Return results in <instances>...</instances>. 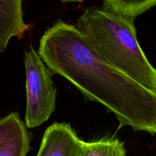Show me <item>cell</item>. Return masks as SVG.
Wrapping results in <instances>:
<instances>
[{"label": "cell", "instance_id": "6da1fadb", "mask_svg": "<svg viewBox=\"0 0 156 156\" xmlns=\"http://www.w3.org/2000/svg\"><path fill=\"white\" fill-rule=\"evenodd\" d=\"M37 53L52 73L114 114L118 129L156 133V92L107 62L76 26L56 22L42 36Z\"/></svg>", "mask_w": 156, "mask_h": 156}, {"label": "cell", "instance_id": "7a4b0ae2", "mask_svg": "<svg viewBox=\"0 0 156 156\" xmlns=\"http://www.w3.org/2000/svg\"><path fill=\"white\" fill-rule=\"evenodd\" d=\"M76 27L107 62L156 92V69L139 44L133 19L92 7L79 17Z\"/></svg>", "mask_w": 156, "mask_h": 156}, {"label": "cell", "instance_id": "3957f363", "mask_svg": "<svg viewBox=\"0 0 156 156\" xmlns=\"http://www.w3.org/2000/svg\"><path fill=\"white\" fill-rule=\"evenodd\" d=\"M24 64L27 94L25 126L37 127L47 121L54 112L56 90L52 73L33 47L24 53Z\"/></svg>", "mask_w": 156, "mask_h": 156}, {"label": "cell", "instance_id": "277c9868", "mask_svg": "<svg viewBox=\"0 0 156 156\" xmlns=\"http://www.w3.org/2000/svg\"><path fill=\"white\" fill-rule=\"evenodd\" d=\"M83 144L70 124L54 123L44 132L37 156H81Z\"/></svg>", "mask_w": 156, "mask_h": 156}, {"label": "cell", "instance_id": "5b68a950", "mask_svg": "<svg viewBox=\"0 0 156 156\" xmlns=\"http://www.w3.org/2000/svg\"><path fill=\"white\" fill-rule=\"evenodd\" d=\"M30 143V134L18 113L0 119V156H27Z\"/></svg>", "mask_w": 156, "mask_h": 156}, {"label": "cell", "instance_id": "8992f818", "mask_svg": "<svg viewBox=\"0 0 156 156\" xmlns=\"http://www.w3.org/2000/svg\"><path fill=\"white\" fill-rule=\"evenodd\" d=\"M22 3L23 0H0V53L11 38H22L30 27L24 20Z\"/></svg>", "mask_w": 156, "mask_h": 156}, {"label": "cell", "instance_id": "52a82bcc", "mask_svg": "<svg viewBox=\"0 0 156 156\" xmlns=\"http://www.w3.org/2000/svg\"><path fill=\"white\" fill-rule=\"evenodd\" d=\"M81 156H126L124 143L115 137L84 142Z\"/></svg>", "mask_w": 156, "mask_h": 156}, {"label": "cell", "instance_id": "ba28073f", "mask_svg": "<svg viewBox=\"0 0 156 156\" xmlns=\"http://www.w3.org/2000/svg\"><path fill=\"white\" fill-rule=\"evenodd\" d=\"M156 5V0H104L103 9L134 18Z\"/></svg>", "mask_w": 156, "mask_h": 156}, {"label": "cell", "instance_id": "9c48e42d", "mask_svg": "<svg viewBox=\"0 0 156 156\" xmlns=\"http://www.w3.org/2000/svg\"><path fill=\"white\" fill-rule=\"evenodd\" d=\"M62 2H82L83 0H60Z\"/></svg>", "mask_w": 156, "mask_h": 156}, {"label": "cell", "instance_id": "30bf717a", "mask_svg": "<svg viewBox=\"0 0 156 156\" xmlns=\"http://www.w3.org/2000/svg\"><path fill=\"white\" fill-rule=\"evenodd\" d=\"M155 156H156V155H155Z\"/></svg>", "mask_w": 156, "mask_h": 156}]
</instances>
